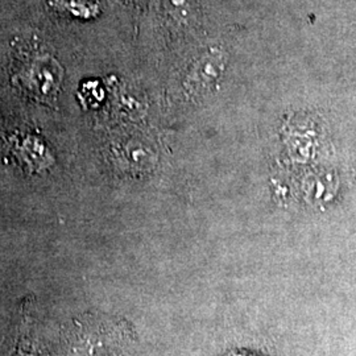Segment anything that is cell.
I'll list each match as a JSON object with an SVG mask.
<instances>
[{
    "label": "cell",
    "mask_w": 356,
    "mask_h": 356,
    "mask_svg": "<svg viewBox=\"0 0 356 356\" xmlns=\"http://www.w3.org/2000/svg\"><path fill=\"white\" fill-rule=\"evenodd\" d=\"M49 6L57 13L83 20L92 19L99 13L98 4L92 0H49Z\"/></svg>",
    "instance_id": "7a4b0ae2"
},
{
    "label": "cell",
    "mask_w": 356,
    "mask_h": 356,
    "mask_svg": "<svg viewBox=\"0 0 356 356\" xmlns=\"http://www.w3.org/2000/svg\"><path fill=\"white\" fill-rule=\"evenodd\" d=\"M53 64L54 63L51 58L44 60L41 57L26 66V72L22 74L23 85L41 95L51 97L60 85L58 72L51 70L53 69Z\"/></svg>",
    "instance_id": "6da1fadb"
}]
</instances>
